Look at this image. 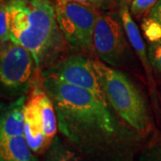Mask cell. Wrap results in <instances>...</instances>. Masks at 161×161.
Instances as JSON below:
<instances>
[{
    "label": "cell",
    "instance_id": "15",
    "mask_svg": "<svg viewBox=\"0 0 161 161\" xmlns=\"http://www.w3.org/2000/svg\"><path fill=\"white\" fill-rule=\"evenodd\" d=\"M148 57L151 67L161 74V39L150 42L148 47Z\"/></svg>",
    "mask_w": 161,
    "mask_h": 161
},
{
    "label": "cell",
    "instance_id": "11",
    "mask_svg": "<svg viewBox=\"0 0 161 161\" xmlns=\"http://www.w3.org/2000/svg\"><path fill=\"white\" fill-rule=\"evenodd\" d=\"M1 161H36L25 135L0 140Z\"/></svg>",
    "mask_w": 161,
    "mask_h": 161
},
{
    "label": "cell",
    "instance_id": "18",
    "mask_svg": "<svg viewBox=\"0 0 161 161\" xmlns=\"http://www.w3.org/2000/svg\"><path fill=\"white\" fill-rule=\"evenodd\" d=\"M149 17L154 19L161 24V0H158L155 6L152 7L149 14Z\"/></svg>",
    "mask_w": 161,
    "mask_h": 161
},
{
    "label": "cell",
    "instance_id": "1",
    "mask_svg": "<svg viewBox=\"0 0 161 161\" xmlns=\"http://www.w3.org/2000/svg\"><path fill=\"white\" fill-rule=\"evenodd\" d=\"M59 132L75 149L97 161H125L140 133L111 108L103 94L44 77Z\"/></svg>",
    "mask_w": 161,
    "mask_h": 161
},
{
    "label": "cell",
    "instance_id": "17",
    "mask_svg": "<svg viewBox=\"0 0 161 161\" xmlns=\"http://www.w3.org/2000/svg\"><path fill=\"white\" fill-rule=\"evenodd\" d=\"M158 0H133L130 6V12L132 15L140 17L146 12L150 11Z\"/></svg>",
    "mask_w": 161,
    "mask_h": 161
},
{
    "label": "cell",
    "instance_id": "7",
    "mask_svg": "<svg viewBox=\"0 0 161 161\" xmlns=\"http://www.w3.org/2000/svg\"><path fill=\"white\" fill-rule=\"evenodd\" d=\"M42 77H50L87 91L103 94L93 60L81 55L68 57L47 68Z\"/></svg>",
    "mask_w": 161,
    "mask_h": 161
},
{
    "label": "cell",
    "instance_id": "9",
    "mask_svg": "<svg viewBox=\"0 0 161 161\" xmlns=\"http://www.w3.org/2000/svg\"><path fill=\"white\" fill-rule=\"evenodd\" d=\"M119 15H120L121 21L123 23L125 31L126 32L127 38L129 40V42L131 46L135 51L136 55L140 58V61L142 62L143 65L146 75H147V80L149 82V87L150 91L151 92L152 98L154 101H157V93H156L155 88V80L153 79V76L151 74V64L149 60L148 57V51H146L145 48V44H144L143 40L141 36L140 31H139L138 26L133 21L132 16V14L129 10V7H122L119 9Z\"/></svg>",
    "mask_w": 161,
    "mask_h": 161
},
{
    "label": "cell",
    "instance_id": "21",
    "mask_svg": "<svg viewBox=\"0 0 161 161\" xmlns=\"http://www.w3.org/2000/svg\"><path fill=\"white\" fill-rule=\"evenodd\" d=\"M62 1H67V2H77L80 4H88L87 0H62Z\"/></svg>",
    "mask_w": 161,
    "mask_h": 161
},
{
    "label": "cell",
    "instance_id": "3",
    "mask_svg": "<svg viewBox=\"0 0 161 161\" xmlns=\"http://www.w3.org/2000/svg\"><path fill=\"white\" fill-rule=\"evenodd\" d=\"M93 66L111 108L141 135L147 134L152 128V122L145 98L137 86L125 74L102 61L93 60Z\"/></svg>",
    "mask_w": 161,
    "mask_h": 161
},
{
    "label": "cell",
    "instance_id": "5",
    "mask_svg": "<svg viewBox=\"0 0 161 161\" xmlns=\"http://www.w3.org/2000/svg\"><path fill=\"white\" fill-rule=\"evenodd\" d=\"M93 42L94 49L99 59L112 67L124 65L131 54V44L120 15L98 14Z\"/></svg>",
    "mask_w": 161,
    "mask_h": 161
},
{
    "label": "cell",
    "instance_id": "4",
    "mask_svg": "<svg viewBox=\"0 0 161 161\" xmlns=\"http://www.w3.org/2000/svg\"><path fill=\"white\" fill-rule=\"evenodd\" d=\"M56 15L59 29L70 47L80 52L94 49V31L98 14L89 4L61 1L56 5Z\"/></svg>",
    "mask_w": 161,
    "mask_h": 161
},
{
    "label": "cell",
    "instance_id": "14",
    "mask_svg": "<svg viewBox=\"0 0 161 161\" xmlns=\"http://www.w3.org/2000/svg\"><path fill=\"white\" fill-rule=\"evenodd\" d=\"M142 30L146 39L150 42H154L161 39V24L152 18L148 16L143 19Z\"/></svg>",
    "mask_w": 161,
    "mask_h": 161
},
{
    "label": "cell",
    "instance_id": "19",
    "mask_svg": "<svg viewBox=\"0 0 161 161\" xmlns=\"http://www.w3.org/2000/svg\"><path fill=\"white\" fill-rule=\"evenodd\" d=\"M88 4L96 9H107L110 5L111 0H87Z\"/></svg>",
    "mask_w": 161,
    "mask_h": 161
},
{
    "label": "cell",
    "instance_id": "16",
    "mask_svg": "<svg viewBox=\"0 0 161 161\" xmlns=\"http://www.w3.org/2000/svg\"><path fill=\"white\" fill-rule=\"evenodd\" d=\"M139 161H161V140L150 144L142 151Z\"/></svg>",
    "mask_w": 161,
    "mask_h": 161
},
{
    "label": "cell",
    "instance_id": "20",
    "mask_svg": "<svg viewBox=\"0 0 161 161\" xmlns=\"http://www.w3.org/2000/svg\"><path fill=\"white\" fill-rule=\"evenodd\" d=\"M133 0H114L115 4L116 6L119 7V9L122 7H125V6H129L130 4H132Z\"/></svg>",
    "mask_w": 161,
    "mask_h": 161
},
{
    "label": "cell",
    "instance_id": "12",
    "mask_svg": "<svg viewBox=\"0 0 161 161\" xmlns=\"http://www.w3.org/2000/svg\"><path fill=\"white\" fill-rule=\"evenodd\" d=\"M43 161H80V158L60 138L56 137L46 151Z\"/></svg>",
    "mask_w": 161,
    "mask_h": 161
},
{
    "label": "cell",
    "instance_id": "8",
    "mask_svg": "<svg viewBox=\"0 0 161 161\" xmlns=\"http://www.w3.org/2000/svg\"><path fill=\"white\" fill-rule=\"evenodd\" d=\"M25 130L24 135L31 149L36 154L45 153L52 142L45 134V125L40 111L38 91L32 92L24 107Z\"/></svg>",
    "mask_w": 161,
    "mask_h": 161
},
{
    "label": "cell",
    "instance_id": "6",
    "mask_svg": "<svg viewBox=\"0 0 161 161\" xmlns=\"http://www.w3.org/2000/svg\"><path fill=\"white\" fill-rule=\"evenodd\" d=\"M1 46L0 79L2 84L12 91L26 88L33 71L37 68L32 54L12 40Z\"/></svg>",
    "mask_w": 161,
    "mask_h": 161
},
{
    "label": "cell",
    "instance_id": "22",
    "mask_svg": "<svg viewBox=\"0 0 161 161\" xmlns=\"http://www.w3.org/2000/svg\"><path fill=\"white\" fill-rule=\"evenodd\" d=\"M56 1H57V3H60V2H61L62 0H56Z\"/></svg>",
    "mask_w": 161,
    "mask_h": 161
},
{
    "label": "cell",
    "instance_id": "13",
    "mask_svg": "<svg viewBox=\"0 0 161 161\" xmlns=\"http://www.w3.org/2000/svg\"><path fill=\"white\" fill-rule=\"evenodd\" d=\"M0 40H1V45H4L7 42L11 41L9 12L6 3H3V2L0 7Z\"/></svg>",
    "mask_w": 161,
    "mask_h": 161
},
{
    "label": "cell",
    "instance_id": "2",
    "mask_svg": "<svg viewBox=\"0 0 161 161\" xmlns=\"http://www.w3.org/2000/svg\"><path fill=\"white\" fill-rule=\"evenodd\" d=\"M11 40L33 56L37 68L47 66L64 47L56 6L50 0H9L7 3Z\"/></svg>",
    "mask_w": 161,
    "mask_h": 161
},
{
    "label": "cell",
    "instance_id": "10",
    "mask_svg": "<svg viewBox=\"0 0 161 161\" xmlns=\"http://www.w3.org/2000/svg\"><path fill=\"white\" fill-rule=\"evenodd\" d=\"M25 99L21 98L3 111L0 124V140L24 135Z\"/></svg>",
    "mask_w": 161,
    "mask_h": 161
}]
</instances>
